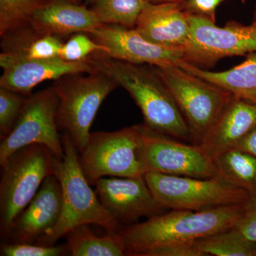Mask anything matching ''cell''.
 Returning <instances> with one entry per match:
<instances>
[{"label": "cell", "instance_id": "17", "mask_svg": "<svg viewBox=\"0 0 256 256\" xmlns=\"http://www.w3.org/2000/svg\"><path fill=\"white\" fill-rule=\"evenodd\" d=\"M256 127V104L233 96L200 144L215 160L220 154L235 148Z\"/></svg>", "mask_w": 256, "mask_h": 256}, {"label": "cell", "instance_id": "36", "mask_svg": "<svg viewBox=\"0 0 256 256\" xmlns=\"http://www.w3.org/2000/svg\"><path fill=\"white\" fill-rule=\"evenodd\" d=\"M240 1H242V3H245L246 0H240Z\"/></svg>", "mask_w": 256, "mask_h": 256}, {"label": "cell", "instance_id": "12", "mask_svg": "<svg viewBox=\"0 0 256 256\" xmlns=\"http://www.w3.org/2000/svg\"><path fill=\"white\" fill-rule=\"evenodd\" d=\"M105 47L114 60L153 66H178L184 60L182 48H168L148 41L134 28L104 24L88 34Z\"/></svg>", "mask_w": 256, "mask_h": 256}, {"label": "cell", "instance_id": "5", "mask_svg": "<svg viewBox=\"0 0 256 256\" xmlns=\"http://www.w3.org/2000/svg\"><path fill=\"white\" fill-rule=\"evenodd\" d=\"M55 156L46 146L32 144L18 150L2 165L0 227L8 236L15 220L28 206L47 176Z\"/></svg>", "mask_w": 256, "mask_h": 256}, {"label": "cell", "instance_id": "18", "mask_svg": "<svg viewBox=\"0 0 256 256\" xmlns=\"http://www.w3.org/2000/svg\"><path fill=\"white\" fill-rule=\"evenodd\" d=\"M102 25L86 4H76L67 0H50L37 10L30 24L38 34L58 37L89 34Z\"/></svg>", "mask_w": 256, "mask_h": 256}, {"label": "cell", "instance_id": "6", "mask_svg": "<svg viewBox=\"0 0 256 256\" xmlns=\"http://www.w3.org/2000/svg\"><path fill=\"white\" fill-rule=\"evenodd\" d=\"M156 202L164 208L202 210L244 204L252 193L220 178H195L149 172L144 175Z\"/></svg>", "mask_w": 256, "mask_h": 256}, {"label": "cell", "instance_id": "26", "mask_svg": "<svg viewBox=\"0 0 256 256\" xmlns=\"http://www.w3.org/2000/svg\"><path fill=\"white\" fill-rule=\"evenodd\" d=\"M86 33L74 34L63 44L60 57L67 62H77L88 60L90 56L97 53L106 54L107 50L98 43Z\"/></svg>", "mask_w": 256, "mask_h": 256}, {"label": "cell", "instance_id": "35", "mask_svg": "<svg viewBox=\"0 0 256 256\" xmlns=\"http://www.w3.org/2000/svg\"><path fill=\"white\" fill-rule=\"evenodd\" d=\"M252 24H254V26H256V6L255 8V10H254V21H252Z\"/></svg>", "mask_w": 256, "mask_h": 256}, {"label": "cell", "instance_id": "27", "mask_svg": "<svg viewBox=\"0 0 256 256\" xmlns=\"http://www.w3.org/2000/svg\"><path fill=\"white\" fill-rule=\"evenodd\" d=\"M28 98L0 87V138L10 134L14 128Z\"/></svg>", "mask_w": 256, "mask_h": 256}, {"label": "cell", "instance_id": "23", "mask_svg": "<svg viewBox=\"0 0 256 256\" xmlns=\"http://www.w3.org/2000/svg\"><path fill=\"white\" fill-rule=\"evenodd\" d=\"M102 24L134 28L146 0H86Z\"/></svg>", "mask_w": 256, "mask_h": 256}, {"label": "cell", "instance_id": "28", "mask_svg": "<svg viewBox=\"0 0 256 256\" xmlns=\"http://www.w3.org/2000/svg\"><path fill=\"white\" fill-rule=\"evenodd\" d=\"M2 256H60L67 252L66 246H44L15 242L1 246Z\"/></svg>", "mask_w": 256, "mask_h": 256}, {"label": "cell", "instance_id": "1", "mask_svg": "<svg viewBox=\"0 0 256 256\" xmlns=\"http://www.w3.org/2000/svg\"><path fill=\"white\" fill-rule=\"evenodd\" d=\"M244 204L228 205L202 210H173L150 217L146 222L119 232L126 255L142 256L152 249L175 242H194L234 228Z\"/></svg>", "mask_w": 256, "mask_h": 256}, {"label": "cell", "instance_id": "9", "mask_svg": "<svg viewBox=\"0 0 256 256\" xmlns=\"http://www.w3.org/2000/svg\"><path fill=\"white\" fill-rule=\"evenodd\" d=\"M58 98L54 87L28 98L11 132L0 144V164L14 152L32 144L46 146L55 158L64 156L57 124Z\"/></svg>", "mask_w": 256, "mask_h": 256}, {"label": "cell", "instance_id": "3", "mask_svg": "<svg viewBox=\"0 0 256 256\" xmlns=\"http://www.w3.org/2000/svg\"><path fill=\"white\" fill-rule=\"evenodd\" d=\"M64 156L55 158L54 173L62 188V210L57 224L37 244L54 246L74 228L82 225L95 224L108 234L118 233L119 224L101 204L98 197L90 188L80 164L78 150L73 140L66 132L63 139Z\"/></svg>", "mask_w": 256, "mask_h": 256}, {"label": "cell", "instance_id": "10", "mask_svg": "<svg viewBox=\"0 0 256 256\" xmlns=\"http://www.w3.org/2000/svg\"><path fill=\"white\" fill-rule=\"evenodd\" d=\"M190 35L184 47V60L204 66H214L224 57L246 56L256 52V26L235 21L224 28L207 18L188 14Z\"/></svg>", "mask_w": 256, "mask_h": 256}, {"label": "cell", "instance_id": "21", "mask_svg": "<svg viewBox=\"0 0 256 256\" xmlns=\"http://www.w3.org/2000/svg\"><path fill=\"white\" fill-rule=\"evenodd\" d=\"M67 252L72 256H122L126 255L124 239L119 232L97 236L89 225H82L69 232Z\"/></svg>", "mask_w": 256, "mask_h": 256}, {"label": "cell", "instance_id": "24", "mask_svg": "<svg viewBox=\"0 0 256 256\" xmlns=\"http://www.w3.org/2000/svg\"><path fill=\"white\" fill-rule=\"evenodd\" d=\"M205 256H256V242H250L234 228L194 242Z\"/></svg>", "mask_w": 256, "mask_h": 256}, {"label": "cell", "instance_id": "34", "mask_svg": "<svg viewBox=\"0 0 256 256\" xmlns=\"http://www.w3.org/2000/svg\"><path fill=\"white\" fill-rule=\"evenodd\" d=\"M67 1L72 2L76 3V4H85V3L84 2V0H67Z\"/></svg>", "mask_w": 256, "mask_h": 256}, {"label": "cell", "instance_id": "29", "mask_svg": "<svg viewBox=\"0 0 256 256\" xmlns=\"http://www.w3.org/2000/svg\"><path fill=\"white\" fill-rule=\"evenodd\" d=\"M234 228L247 240L256 242V192L244 204L242 217Z\"/></svg>", "mask_w": 256, "mask_h": 256}, {"label": "cell", "instance_id": "31", "mask_svg": "<svg viewBox=\"0 0 256 256\" xmlns=\"http://www.w3.org/2000/svg\"><path fill=\"white\" fill-rule=\"evenodd\" d=\"M142 256H205L194 242H175L148 250Z\"/></svg>", "mask_w": 256, "mask_h": 256}, {"label": "cell", "instance_id": "8", "mask_svg": "<svg viewBox=\"0 0 256 256\" xmlns=\"http://www.w3.org/2000/svg\"><path fill=\"white\" fill-rule=\"evenodd\" d=\"M152 67L174 96L192 137L201 142L233 96L178 66Z\"/></svg>", "mask_w": 256, "mask_h": 256}, {"label": "cell", "instance_id": "11", "mask_svg": "<svg viewBox=\"0 0 256 256\" xmlns=\"http://www.w3.org/2000/svg\"><path fill=\"white\" fill-rule=\"evenodd\" d=\"M142 160L149 172L175 176L208 178H218L214 160L201 144L190 146L140 124Z\"/></svg>", "mask_w": 256, "mask_h": 256}, {"label": "cell", "instance_id": "4", "mask_svg": "<svg viewBox=\"0 0 256 256\" xmlns=\"http://www.w3.org/2000/svg\"><path fill=\"white\" fill-rule=\"evenodd\" d=\"M70 74L54 82L58 96L57 124L66 130L82 153L86 146L96 114L109 94L120 86L105 72Z\"/></svg>", "mask_w": 256, "mask_h": 256}, {"label": "cell", "instance_id": "22", "mask_svg": "<svg viewBox=\"0 0 256 256\" xmlns=\"http://www.w3.org/2000/svg\"><path fill=\"white\" fill-rule=\"evenodd\" d=\"M218 178L228 183L256 192V158L246 152L233 148L215 160Z\"/></svg>", "mask_w": 256, "mask_h": 256}, {"label": "cell", "instance_id": "2", "mask_svg": "<svg viewBox=\"0 0 256 256\" xmlns=\"http://www.w3.org/2000/svg\"><path fill=\"white\" fill-rule=\"evenodd\" d=\"M89 58L96 70L108 74L127 90L140 109L144 126L176 139L192 137L174 96L152 67L114 60L101 52Z\"/></svg>", "mask_w": 256, "mask_h": 256}, {"label": "cell", "instance_id": "30", "mask_svg": "<svg viewBox=\"0 0 256 256\" xmlns=\"http://www.w3.org/2000/svg\"><path fill=\"white\" fill-rule=\"evenodd\" d=\"M225 0H183L181 4L184 11L216 22V12L218 6Z\"/></svg>", "mask_w": 256, "mask_h": 256}, {"label": "cell", "instance_id": "20", "mask_svg": "<svg viewBox=\"0 0 256 256\" xmlns=\"http://www.w3.org/2000/svg\"><path fill=\"white\" fill-rule=\"evenodd\" d=\"M178 66L234 97L256 104V52L247 54L242 63L224 72L204 70L185 60Z\"/></svg>", "mask_w": 256, "mask_h": 256}, {"label": "cell", "instance_id": "13", "mask_svg": "<svg viewBox=\"0 0 256 256\" xmlns=\"http://www.w3.org/2000/svg\"><path fill=\"white\" fill-rule=\"evenodd\" d=\"M94 185L101 204L119 225L160 214L164 208L153 196L144 176L102 178Z\"/></svg>", "mask_w": 256, "mask_h": 256}, {"label": "cell", "instance_id": "19", "mask_svg": "<svg viewBox=\"0 0 256 256\" xmlns=\"http://www.w3.org/2000/svg\"><path fill=\"white\" fill-rule=\"evenodd\" d=\"M0 66L22 62L50 60L60 57L64 43L60 37L43 35L28 25L2 36Z\"/></svg>", "mask_w": 256, "mask_h": 256}, {"label": "cell", "instance_id": "33", "mask_svg": "<svg viewBox=\"0 0 256 256\" xmlns=\"http://www.w3.org/2000/svg\"><path fill=\"white\" fill-rule=\"evenodd\" d=\"M146 1L152 3H165V2H175L180 3L183 1V0H146Z\"/></svg>", "mask_w": 256, "mask_h": 256}, {"label": "cell", "instance_id": "14", "mask_svg": "<svg viewBox=\"0 0 256 256\" xmlns=\"http://www.w3.org/2000/svg\"><path fill=\"white\" fill-rule=\"evenodd\" d=\"M62 210V188L56 175L52 174L45 178L36 195L15 220L8 236L15 242L38 240L55 226Z\"/></svg>", "mask_w": 256, "mask_h": 256}, {"label": "cell", "instance_id": "16", "mask_svg": "<svg viewBox=\"0 0 256 256\" xmlns=\"http://www.w3.org/2000/svg\"><path fill=\"white\" fill-rule=\"evenodd\" d=\"M134 28L148 41L168 48L183 50L190 35L188 14L180 3L146 1Z\"/></svg>", "mask_w": 256, "mask_h": 256}, {"label": "cell", "instance_id": "15", "mask_svg": "<svg viewBox=\"0 0 256 256\" xmlns=\"http://www.w3.org/2000/svg\"><path fill=\"white\" fill-rule=\"evenodd\" d=\"M0 87L24 96L48 80H58L70 74H88L96 69L90 58L82 62H70L60 57L50 60H22L2 68Z\"/></svg>", "mask_w": 256, "mask_h": 256}, {"label": "cell", "instance_id": "7", "mask_svg": "<svg viewBox=\"0 0 256 256\" xmlns=\"http://www.w3.org/2000/svg\"><path fill=\"white\" fill-rule=\"evenodd\" d=\"M140 126L114 132H90L80 153L82 169L90 185L102 178H136L146 174Z\"/></svg>", "mask_w": 256, "mask_h": 256}, {"label": "cell", "instance_id": "25", "mask_svg": "<svg viewBox=\"0 0 256 256\" xmlns=\"http://www.w3.org/2000/svg\"><path fill=\"white\" fill-rule=\"evenodd\" d=\"M50 0H0V36L30 25L32 16Z\"/></svg>", "mask_w": 256, "mask_h": 256}, {"label": "cell", "instance_id": "32", "mask_svg": "<svg viewBox=\"0 0 256 256\" xmlns=\"http://www.w3.org/2000/svg\"><path fill=\"white\" fill-rule=\"evenodd\" d=\"M235 148L246 152L256 158V127L238 143Z\"/></svg>", "mask_w": 256, "mask_h": 256}]
</instances>
